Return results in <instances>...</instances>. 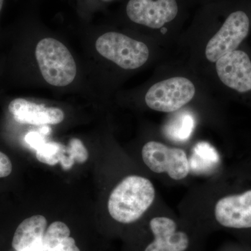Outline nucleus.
Masks as SVG:
<instances>
[{"label":"nucleus","mask_w":251,"mask_h":251,"mask_svg":"<svg viewBox=\"0 0 251 251\" xmlns=\"http://www.w3.org/2000/svg\"><path fill=\"white\" fill-rule=\"evenodd\" d=\"M154 198L155 188L150 180L130 175L114 188L108 200V211L115 221L130 224L141 218Z\"/></svg>","instance_id":"f257e3e1"},{"label":"nucleus","mask_w":251,"mask_h":251,"mask_svg":"<svg viewBox=\"0 0 251 251\" xmlns=\"http://www.w3.org/2000/svg\"><path fill=\"white\" fill-rule=\"evenodd\" d=\"M251 27V2L234 5L227 10L219 30L206 44V58L216 62L225 54L237 50L247 37Z\"/></svg>","instance_id":"f03ea898"},{"label":"nucleus","mask_w":251,"mask_h":251,"mask_svg":"<svg viewBox=\"0 0 251 251\" xmlns=\"http://www.w3.org/2000/svg\"><path fill=\"white\" fill-rule=\"evenodd\" d=\"M36 61L44 80L54 87H66L76 76L75 59L69 49L53 38L41 39L35 50Z\"/></svg>","instance_id":"7ed1b4c3"},{"label":"nucleus","mask_w":251,"mask_h":251,"mask_svg":"<svg viewBox=\"0 0 251 251\" xmlns=\"http://www.w3.org/2000/svg\"><path fill=\"white\" fill-rule=\"evenodd\" d=\"M95 47L102 57L126 70L138 69L150 57L146 44L115 31H109L99 36Z\"/></svg>","instance_id":"20e7f679"},{"label":"nucleus","mask_w":251,"mask_h":251,"mask_svg":"<svg viewBox=\"0 0 251 251\" xmlns=\"http://www.w3.org/2000/svg\"><path fill=\"white\" fill-rule=\"evenodd\" d=\"M196 94V87L184 77H175L157 82L145 95L149 108L158 112H176L189 103Z\"/></svg>","instance_id":"39448f33"},{"label":"nucleus","mask_w":251,"mask_h":251,"mask_svg":"<svg viewBox=\"0 0 251 251\" xmlns=\"http://www.w3.org/2000/svg\"><path fill=\"white\" fill-rule=\"evenodd\" d=\"M125 14L130 22L153 29H161L178 18L179 0H128Z\"/></svg>","instance_id":"423d86ee"},{"label":"nucleus","mask_w":251,"mask_h":251,"mask_svg":"<svg viewBox=\"0 0 251 251\" xmlns=\"http://www.w3.org/2000/svg\"><path fill=\"white\" fill-rule=\"evenodd\" d=\"M142 156L144 163L151 171L168 173L172 179L181 180L189 174V161L186 153L181 149L150 141L144 145Z\"/></svg>","instance_id":"0eeeda50"},{"label":"nucleus","mask_w":251,"mask_h":251,"mask_svg":"<svg viewBox=\"0 0 251 251\" xmlns=\"http://www.w3.org/2000/svg\"><path fill=\"white\" fill-rule=\"evenodd\" d=\"M216 72L221 82L241 94L251 92V59L249 54L236 50L216 62Z\"/></svg>","instance_id":"6e6552de"},{"label":"nucleus","mask_w":251,"mask_h":251,"mask_svg":"<svg viewBox=\"0 0 251 251\" xmlns=\"http://www.w3.org/2000/svg\"><path fill=\"white\" fill-rule=\"evenodd\" d=\"M216 221L229 228L251 227V190L221 198L215 206Z\"/></svg>","instance_id":"1a4fd4ad"},{"label":"nucleus","mask_w":251,"mask_h":251,"mask_svg":"<svg viewBox=\"0 0 251 251\" xmlns=\"http://www.w3.org/2000/svg\"><path fill=\"white\" fill-rule=\"evenodd\" d=\"M9 110L16 122L25 125H58L65 117L60 108L46 107L22 98L13 100Z\"/></svg>","instance_id":"9d476101"},{"label":"nucleus","mask_w":251,"mask_h":251,"mask_svg":"<svg viewBox=\"0 0 251 251\" xmlns=\"http://www.w3.org/2000/svg\"><path fill=\"white\" fill-rule=\"evenodd\" d=\"M154 240L145 251H186L189 245L187 234L176 231V224L166 217L153 218L150 224Z\"/></svg>","instance_id":"9b49d317"},{"label":"nucleus","mask_w":251,"mask_h":251,"mask_svg":"<svg viewBox=\"0 0 251 251\" xmlns=\"http://www.w3.org/2000/svg\"><path fill=\"white\" fill-rule=\"evenodd\" d=\"M47 224V220L41 215L25 219L15 232L12 241L14 250L23 251L42 243Z\"/></svg>","instance_id":"f8f14e48"},{"label":"nucleus","mask_w":251,"mask_h":251,"mask_svg":"<svg viewBox=\"0 0 251 251\" xmlns=\"http://www.w3.org/2000/svg\"><path fill=\"white\" fill-rule=\"evenodd\" d=\"M219 161V153L206 142H201L194 147L192 156L188 160L190 171L196 173L212 171Z\"/></svg>","instance_id":"ddd939ff"},{"label":"nucleus","mask_w":251,"mask_h":251,"mask_svg":"<svg viewBox=\"0 0 251 251\" xmlns=\"http://www.w3.org/2000/svg\"><path fill=\"white\" fill-rule=\"evenodd\" d=\"M196 126V121L189 112H178L166 124L164 132L168 138L175 141L187 140L192 134Z\"/></svg>","instance_id":"4468645a"},{"label":"nucleus","mask_w":251,"mask_h":251,"mask_svg":"<svg viewBox=\"0 0 251 251\" xmlns=\"http://www.w3.org/2000/svg\"><path fill=\"white\" fill-rule=\"evenodd\" d=\"M88 156V151L82 142L77 138H73L69 142V147L65 150L60 163L63 169L67 171L72 168L75 161L85 163Z\"/></svg>","instance_id":"2eb2a0df"},{"label":"nucleus","mask_w":251,"mask_h":251,"mask_svg":"<svg viewBox=\"0 0 251 251\" xmlns=\"http://www.w3.org/2000/svg\"><path fill=\"white\" fill-rule=\"evenodd\" d=\"M71 231L64 223L56 221L50 225L46 229L42 240V247L44 250H49L53 247L59 241L70 237Z\"/></svg>","instance_id":"dca6fc26"},{"label":"nucleus","mask_w":251,"mask_h":251,"mask_svg":"<svg viewBox=\"0 0 251 251\" xmlns=\"http://www.w3.org/2000/svg\"><path fill=\"white\" fill-rule=\"evenodd\" d=\"M65 149L57 143L46 144L36 151V158L41 163L49 166H54L60 163Z\"/></svg>","instance_id":"f3484780"},{"label":"nucleus","mask_w":251,"mask_h":251,"mask_svg":"<svg viewBox=\"0 0 251 251\" xmlns=\"http://www.w3.org/2000/svg\"><path fill=\"white\" fill-rule=\"evenodd\" d=\"M43 248V247H42ZM44 251H80L79 248L75 244V241L74 238L67 237L59 241L53 247L44 250Z\"/></svg>","instance_id":"a211bd4d"},{"label":"nucleus","mask_w":251,"mask_h":251,"mask_svg":"<svg viewBox=\"0 0 251 251\" xmlns=\"http://www.w3.org/2000/svg\"><path fill=\"white\" fill-rule=\"evenodd\" d=\"M12 172V163L9 157L0 151V178L6 177Z\"/></svg>","instance_id":"6ab92c4d"},{"label":"nucleus","mask_w":251,"mask_h":251,"mask_svg":"<svg viewBox=\"0 0 251 251\" xmlns=\"http://www.w3.org/2000/svg\"><path fill=\"white\" fill-rule=\"evenodd\" d=\"M23 251H44L42 248V243L41 244H36L34 247L29 248V249H26V250Z\"/></svg>","instance_id":"aec40b11"},{"label":"nucleus","mask_w":251,"mask_h":251,"mask_svg":"<svg viewBox=\"0 0 251 251\" xmlns=\"http://www.w3.org/2000/svg\"><path fill=\"white\" fill-rule=\"evenodd\" d=\"M4 0H0V13L2 10L3 6H4Z\"/></svg>","instance_id":"412c9836"},{"label":"nucleus","mask_w":251,"mask_h":251,"mask_svg":"<svg viewBox=\"0 0 251 251\" xmlns=\"http://www.w3.org/2000/svg\"><path fill=\"white\" fill-rule=\"evenodd\" d=\"M100 1H103V2H108V1H111L112 0H100Z\"/></svg>","instance_id":"4be33fe9"}]
</instances>
